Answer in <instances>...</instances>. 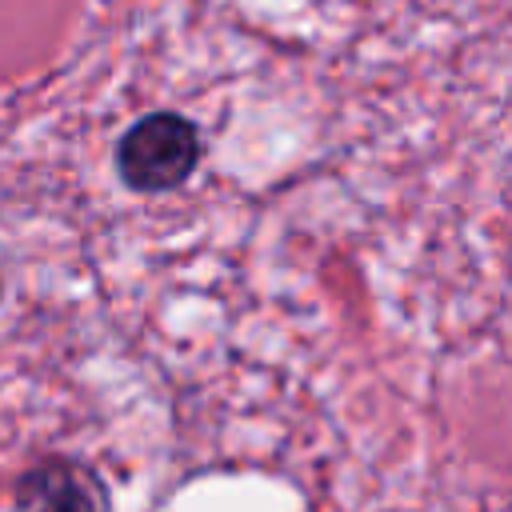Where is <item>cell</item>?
Listing matches in <instances>:
<instances>
[{"label":"cell","mask_w":512,"mask_h":512,"mask_svg":"<svg viewBox=\"0 0 512 512\" xmlns=\"http://www.w3.org/2000/svg\"><path fill=\"white\" fill-rule=\"evenodd\" d=\"M200 164V136L192 120L176 112H152L136 120L116 144V172L136 192H168L184 184Z\"/></svg>","instance_id":"1"},{"label":"cell","mask_w":512,"mask_h":512,"mask_svg":"<svg viewBox=\"0 0 512 512\" xmlns=\"http://www.w3.org/2000/svg\"><path fill=\"white\" fill-rule=\"evenodd\" d=\"M12 512H112V496L84 460L48 456L16 480Z\"/></svg>","instance_id":"2"},{"label":"cell","mask_w":512,"mask_h":512,"mask_svg":"<svg viewBox=\"0 0 512 512\" xmlns=\"http://www.w3.org/2000/svg\"><path fill=\"white\" fill-rule=\"evenodd\" d=\"M0 296H4V280H0Z\"/></svg>","instance_id":"3"}]
</instances>
